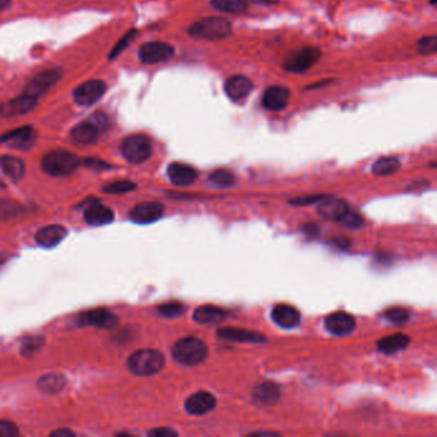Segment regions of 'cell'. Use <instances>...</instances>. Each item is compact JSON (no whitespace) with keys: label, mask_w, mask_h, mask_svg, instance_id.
Wrapping results in <instances>:
<instances>
[{"label":"cell","mask_w":437,"mask_h":437,"mask_svg":"<svg viewBox=\"0 0 437 437\" xmlns=\"http://www.w3.org/2000/svg\"><path fill=\"white\" fill-rule=\"evenodd\" d=\"M178 434L176 432L175 429L168 427L156 428L153 431L149 432V436L153 437H175Z\"/></svg>","instance_id":"b9f144b4"},{"label":"cell","mask_w":437,"mask_h":437,"mask_svg":"<svg viewBox=\"0 0 437 437\" xmlns=\"http://www.w3.org/2000/svg\"><path fill=\"white\" fill-rule=\"evenodd\" d=\"M431 4H436V0H431Z\"/></svg>","instance_id":"c3c4849f"},{"label":"cell","mask_w":437,"mask_h":437,"mask_svg":"<svg viewBox=\"0 0 437 437\" xmlns=\"http://www.w3.org/2000/svg\"><path fill=\"white\" fill-rule=\"evenodd\" d=\"M272 320L283 329H294L301 321L300 311L289 304H279L273 308Z\"/></svg>","instance_id":"d6986e66"},{"label":"cell","mask_w":437,"mask_h":437,"mask_svg":"<svg viewBox=\"0 0 437 437\" xmlns=\"http://www.w3.org/2000/svg\"><path fill=\"white\" fill-rule=\"evenodd\" d=\"M134 189H137V185L125 180V181H116V182L108 184L103 187V191L107 194H125V193L132 191Z\"/></svg>","instance_id":"836d02e7"},{"label":"cell","mask_w":437,"mask_h":437,"mask_svg":"<svg viewBox=\"0 0 437 437\" xmlns=\"http://www.w3.org/2000/svg\"><path fill=\"white\" fill-rule=\"evenodd\" d=\"M172 355L180 364L194 367L204 362L208 357V348L205 342L196 338H185L176 342Z\"/></svg>","instance_id":"3957f363"},{"label":"cell","mask_w":437,"mask_h":437,"mask_svg":"<svg viewBox=\"0 0 437 437\" xmlns=\"http://www.w3.org/2000/svg\"><path fill=\"white\" fill-rule=\"evenodd\" d=\"M84 165H86V167H90V168H102V169L109 167L104 162H100V161H97V159H85Z\"/></svg>","instance_id":"ee69618b"},{"label":"cell","mask_w":437,"mask_h":437,"mask_svg":"<svg viewBox=\"0 0 437 437\" xmlns=\"http://www.w3.org/2000/svg\"><path fill=\"white\" fill-rule=\"evenodd\" d=\"M25 175V163L16 156H0V187L19 182Z\"/></svg>","instance_id":"9c48e42d"},{"label":"cell","mask_w":437,"mask_h":437,"mask_svg":"<svg viewBox=\"0 0 437 437\" xmlns=\"http://www.w3.org/2000/svg\"><path fill=\"white\" fill-rule=\"evenodd\" d=\"M158 313L159 316L165 317V318H175L181 316L185 311V307L182 303L178 301H171V303H165L158 307Z\"/></svg>","instance_id":"d6a6232c"},{"label":"cell","mask_w":437,"mask_h":437,"mask_svg":"<svg viewBox=\"0 0 437 437\" xmlns=\"http://www.w3.org/2000/svg\"><path fill=\"white\" fill-rule=\"evenodd\" d=\"M153 152L152 141L141 134L127 137L121 144V153L128 163L140 165L146 162Z\"/></svg>","instance_id":"5b68a950"},{"label":"cell","mask_w":437,"mask_h":437,"mask_svg":"<svg viewBox=\"0 0 437 437\" xmlns=\"http://www.w3.org/2000/svg\"><path fill=\"white\" fill-rule=\"evenodd\" d=\"M399 168L400 161L397 156H383L373 165L372 172L377 176H389L398 172Z\"/></svg>","instance_id":"f546056e"},{"label":"cell","mask_w":437,"mask_h":437,"mask_svg":"<svg viewBox=\"0 0 437 437\" xmlns=\"http://www.w3.org/2000/svg\"><path fill=\"white\" fill-rule=\"evenodd\" d=\"M35 131L31 126L20 127L0 137V144H8L19 149H27L34 144Z\"/></svg>","instance_id":"e0dca14e"},{"label":"cell","mask_w":437,"mask_h":437,"mask_svg":"<svg viewBox=\"0 0 437 437\" xmlns=\"http://www.w3.org/2000/svg\"><path fill=\"white\" fill-rule=\"evenodd\" d=\"M43 342H44L43 338H29V340L26 341V342L22 345L21 351H22L25 355L32 354V353H35L36 350L41 348Z\"/></svg>","instance_id":"60d3db41"},{"label":"cell","mask_w":437,"mask_h":437,"mask_svg":"<svg viewBox=\"0 0 437 437\" xmlns=\"http://www.w3.org/2000/svg\"><path fill=\"white\" fill-rule=\"evenodd\" d=\"M326 329L330 331L332 335L336 336H345L349 335L355 329V320L349 313L345 311H335L324 320Z\"/></svg>","instance_id":"9a60e30c"},{"label":"cell","mask_w":437,"mask_h":437,"mask_svg":"<svg viewBox=\"0 0 437 437\" xmlns=\"http://www.w3.org/2000/svg\"><path fill=\"white\" fill-rule=\"evenodd\" d=\"M135 36H137V31L132 29V31H130L128 34H126L122 39L119 40V41L117 43L116 48L113 49L112 53H110V59L116 58L117 56H118L123 49L128 47V44L131 43V40L134 39Z\"/></svg>","instance_id":"f35d334b"},{"label":"cell","mask_w":437,"mask_h":437,"mask_svg":"<svg viewBox=\"0 0 437 437\" xmlns=\"http://www.w3.org/2000/svg\"><path fill=\"white\" fill-rule=\"evenodd\" d=\"M66 235H67V230L63 226L51 224L44 228H40L35 239L40 246L53 248V246H57L66 237Z\"/></svg>","instance_id":"cb8c5ba5"},{"label":"cell","mask_w":437,"mask_h":437,"mask_svg":"<svg viewBox=\"0 0 437 437\" xmlns=\"http://www.w3.org/2000/svg\"><path fill=\"white\" fill-rule=\"evenodd\" d=\"M99 130L100 127L91 119L88 122H82L78 123V126L72 128L71 131V137L75 143H78L80 145H90L94 144L99 137Z\"/></svg>","instance_id":"603a6c76"},{"label":"cell","mask_w":437,"mask_h":437,"mask_svg":"<svg viewBox=\"0 0 437 437\" xmlns=\"http://www.w3.org/2000/svg\"><path fill=\"white\" fill-rule=\"evenodd\" d=\"M167 174L169 180L172 181V184L176 186H189V185L194 184L198 178V171L191 165L175 162L168 165Z\"/></svg>","instance_id":"ac0fdd59"},{"label":"cell","mask_w":437,"mask_h":437,"mask_svg":"<svg viewBox=\"0 0 437 437\" xmlns=\"http://www.w3.org/2000/svg\"><path fill=\"white\" fill-rule=\"evenodd\" d=\"M189 34L194 38L205 40H222L233 34L231 25L228 21L221 17H206L195 22L189 29Z\"/></svg>","instance_id":"277c9868"},{"label":"cell","mask_w":437,"mask_h":437,"mask_svg":"<svg viewBox=\"0 0 437 437\" xmlns=\"http://www.w3.org/2000/svg\"><path fill=\"white\" fill-rule=\"evenodd\" d=\"M217 335L222 340L237 341V342L262 344L265 341V338L263 336L262 333L241 330V329H221V330L217 331Z\"/></svg>","instance_id":"d4e9b609"},{"label":"cell","mask_w":437,"mask_h":437,"mask_svg":"<svg viewBox=\"0 0 437 437\" xmlns=\"http://www.w3.org/2000/svg\"><path fill=\"white\" fill-rule=\"evenodd\" d=\"M107 91V85L102 80L85 81L73 90V100L78 106L90 107L100 100Z\"/></svg>","instance_id":"8992f818"},{"label":"cell","mask_w":437,"mask_h":437,"mask_svg":"<svg viewBox=\"0 0 437 437\" xmlns=\"http://www.w3.org/2000/svg\"><path fill=\"white\" fill-rule=\"evenodd\" d=\"M324 196H311V198H298V199H292L290 200L292 204L295 205H308L317 202V200H322Z\"/></svg>","instance_id":"7bdbcfd3"},{"label":"cell","mask_w":437,"mask_h":437,"mask_svg":"<svg viewBox=\"0 0 437 437\" xmlns=\"http://www.w3.org/2000/svg\"><path fill=\"white\" fill-rule=\"evenodd\" d=\"M245 1L246 3H253V4H259V5H274L280 0H245Z\"/></svg>","instance_id":"bcb514c9"},{"label":"cell","mask_w":437,"mask_h":437,"mask_svg":"<svg viewBox=\"0 0 437 437\" xmlns=\"http://www.w3.org/2000/svg\"><path fill=\"white\" fill-rule=\"evenodd\" d=\"M21 205L10 200H0V220H10L20 213Z\"/></svg>","instance_id":"e575fe53"},{"label":"cell","mask_w":437,"mask_h":437,"mask_svg":"<svg viewBox=\"0 0 437 437\" xmlns=\"http://www.w3.org/2000/svg\"><path fill=\"white\" fill-rule=\"evenodd\" d=\"M66 379L62 375H47L43 376L38 382L40 391L45 394H58L64 389Z\"/></svg>","instance_id":"f1b7e54d"},{"label":"cell","mask_w":437,"mask_h":437,"mask_svg":"<svg viewBox=\"0 0 437 437\" xmlns=\"http://www.w3.org/2000/svg\"><path fill=\"white\" fill-rule=\"evenodd\" d=\"M38 97L27 94H21L20 97H13L0 104V115L4 117L23 116L36 107Z\"/></svg>","instance_id":"7c38bea8"},{"label":"cell","mask_w":437,"mask_h":437,"mask_svg":"<svg viewBox=\"0 0 437 437\" xmlns=\"http://www.w3.org/2000/svg\"><path fill=\"white\" fill-rule=\"evenodd\" d=\"M60 78V72L58 69H45L43 72H40L39 75H36L35 78L29 81V84L25 88V94L31 95V97H38L47 93L49 88H51L57 81Z\"/></svg>","instance_id":"8fae6325"},{"label":"cell","mask_w":437,"mask_h":437,"mask_svg":"<svg viewBox=\"0 0 437 437\" xmlns=\"http://www.w3.org/2000/svg\"><path fill=\"white\" fill-rule=\"evenodd\" d=\"M163 213H165V206L161 203L146 202L132 208V211L130 212V218L135 224H153L158 221Z\"/></svg>","instance_id":"4fadbf2b"},{"label":"cell","mask_w":437,"mask_h":437,"mask_svg":"<svg viewBox=\"0 0 437 437\" xmlns=\"http://www.w3.org/2000/svg\"><path fill=\"white\" fill-rule=\"evenodd\" d=\"M51 436L53 437H71L75 436V434L69 429H57L54 432H51Z\"/></svg>","instance_id":"f6af8a7d"},{"label":"cell","mask_w":437,"mask_h":437,"mask_svg":"<svg viewBox=\"0 0 437 437\" xmlns=\"http://www.w3.org/2000/svg\"><path fill=\"white\" fill-rule=\"evenodd\" d=\"M385 317L394 324H401L408 321L409 311L403 308H391L389 311H385Z\"/></svg>","instance_id":"d590c367"},{"label":"cell","mask_w":437,"mask_h":437,"mask_svg":"<svg viewBox=\"0 0 437 437\" xmlns=\"http://www.w3.org/2000/svg\"><path fill=\"white\" fill-rule=\"evenodd\" d=\"M80 165V159L67 150H51L41 159V168L54 177L72 175Z\"/></svg>","instance_id":"6da1fadb"},{"label":"cell","mask_w":437,"mask_h":437,"mask_svg":"<svg viewBox=\"0 0 437 437\" xmlns=\"http://www.w3.org/2000/svg\"><path fill=\"white\" fill-rule=\"evenodd\" d=\"M341 222L345 224V226L350 227V228H359V227H362V226L364 224L363 217H362L358 212H353V211H350V209L349 212L344 215V218L341 220Z\"/></svg>","instance_id":"74e56055"},{"label":"cell","mask_w":437,"mask_h":437,"mask_svg":"<svg viewBox=\"0 0 437 437\" xmlns=\"http://www.w3.org/2000/svg\"><path fill=\"white\" fill-rule=\"evenodd\" d=\"M78 326H95L102 329H113L118 318L106 308H97L81 313L76 320Z\"/></svg>","instance_id":"30bf717a"},{"label":"cell","mask_w":437,"mask_h":437,"mask_svg":"<svg viewBox=\"0 0 437 437\" xmlns=\"http://www.w3.org/2000/svg\"><path fill=\"white\" fill-rule=\"evenodd\" d=\"M321 50L314 47L301 49L299 51H295L290 58L285 63V69L294 73H303L305 71L313 67L320 58H321Z\"/></svg>","instance_id":"ba28073f"},{"label":"cell","mask_w":437,"mask_h":437,"mask_svg":"<svg viewBox=\"0 0 437 437\" xmlns=\"http://www.w3.org/2000/svg\"><path fill=\"white\" fill-rule=\"evenodd\" d=\"M226 320V311L214 305H203L194 311V321L202 324H217Z\"/></svg>","instance_id":"4316f807"},{"label":"cell","mask_w":437,"mask_h":437,"mask_svg":"<svg viewBox=\"0 0 437 437\" xmlns=\"http://www.w3.org/2000/svg\"><path fill=\"white\" fill-rule=\"evenodd\" d=\"M165 366V357L154 349L137 350L127 360V367L137 376L156 375Z\"/></svg>","instance_id":"7a4b0ae2"},{"label":"cell","mask_w":437,"mask_h":437,"mask_svg":"<svg viewBox=\"0 0 437 437\" xmlns=\"http://www.w3.org/2000/svg\"><path fill=\"white\" fill-rule=\"evenodd\" d=\"M253 88V82L243 75H236L228 78L224 84V91L231 100L239 102L248 97Z\"/></svg>","instance_id":"7402d4cb"},{"label":"cell","mask_w":437,"mask_h":437,"mask_svg":"<svg viewBox=\"0 0 437 437\" xmlns=\"http://www.w3.org/2000/svg\"><path fill=\"white\" fill-rule=\"evenodd\" d=\"M409 345V338L403 333H395L389 338H383L377 342V348L383 354H395L398 351L405 349Z\"/></svg>","instance_id":"83f0119b"},{"label":"cell","mask_w":437,"mask_h":437,"mask_svg":"<svg viewBox=\"0 0 437 437\" xmlns=\"http://www.w3.org/2000/svg\"><path fill=\"white\" fill-rule=\"evenodd\" d=\"M84 218L86 224L91 226H104L110 224L115 220V213L110 208L99 203L97 200H94L86 205L84 211Z\"/></svg>","instance_id":"2e32d148"},{"label":"cell","mask_w":437,"mask_h":437,"mask_svg":"<svg viewBox=\"0 0 437 437\" xmlns=\"http://www.w3.org/2000/svg\"><path fill=\"white\" fill-rule=\"evenodd\" d=\"M290 91L283 86H271L264 91L262 97L263 107L268 110H281L287 106Z\"/></svg>","instance_id":"44dd1931"},{"label":"cell","mask_w":437,"mask_h":437,"mask_svg":"<svg viewBox=\"0 0 437 437\" xmlns=\"http://www.w3.org/2000/svg\"><path fill=\"white\" fill-rule=\"evenodd\" d=\"M20 434L17 426L10 421H0V437H16Z\"/></svg>","instance_id":"ab89813d"},{"label":"cell","mask_w":437,"mask_h":437,"mask_svg":"<svg viewBox=\"0 0 437 437\" xmlns=\"http://www.w3.org/2000/svg\"><path fill=\"white\" fill-rule=\"evenodd\" d=\"M418 51L421 54H434L437 50V38L435 35L426 36L418 41Z\"/></svg>","instance_id":"8d00e7d4"},{"label":"cell","mask_w":437,"mask_h":437,"mask_svg":"<svg viewBox=\"0 0 437 437\" xmlns=\"http://www.w3.org/2000/svg\"><path fill=\"white\" fill-rule=\"evenodd\" d=\"M209 181L218 187H230L236 182V177L228 169H215L209 175Z\"/></svg>","instance_id":"1f68e13d"},{"label":"cell","mask_w":437,"mask_h":437,"mask_svg":"<svg viewBox=\"0 0 437 437\" xmlns=\"http://www.w3.org/2000/svg\"><path fill=\"white\" fill-rule=\"evenodd\" d=\"M10 3H12V0H0V12L7 10L10 7Z\"/></svg>","instance_id":"7dc6e473"},{"label":"cell","mask_w":437,"mask_h":437,"mask_svg":"<svg viewBox=\"0 0 437 437\" xmlns=\"http://www.w3.org/2000/svg\"><path fill=\"white\" fill-rule=\"evenodd\" d=\"M175 49L168 43L163 41H150L141 45L139 49V59L144 64H156L163 63L174 57Z\"/></svg>","instance_id":"52a82bcc"},{"label":"cell","mask_w":437,"mask_h":437,"mask_svg":"<svg viewBox=\"0 0 437 437\" xmlns=\"http://www.w3.org/2000/svg\"><path fill=\"white\" fill-rule=\"evenodd\" d=\"M350 206L345 200L324 196L318 206V213L330 221H340L349 212Z\"/></svg>","instance_id":"ffe728a7"},{"label":"cell","mask_w":437,"mask_h":437,"mask_svg":"<svg viewBox=\"0 0 437 437\" xmlns=\"http://www.w3.org/2000/svg\"><path fill=\"white\" fill-rule=\"evenodd\" d=\"M253 397L261 405H272L280 399V388L273 382H263L255 388Z\"/></svg>","instance_id":"484cf974"},{"label":"cell","mask_w":437,"mask_h":437,"mask_svg":"<svg viewBox=\"0 0 437 437\" xmlns=\"http://www.w3.org/2000/svg\"><path fill=\"white\" fill-rule=\"evenodd\" d=\"M215 404L217 400L211 392L199 391L187 398L185 401V409L187 410V413L193 416H204L211 410H213Z\"/></svg>","instance_id":"5bb4252c"},{"label":"cell","mask_w":437,"mask_h":437,"mask_svg":"<svg viewBox=\"0 0 437 437\" xmlns=\"http://www.w3.org/2000/svg\"><path fill=\"white\" fill-rule=\"evenodd\" d=\"M212 7L224 13H243L248 8V3L245 0H211Z\"/></svg>","instance_id":"4dcf8cb0"}]
</instances>
